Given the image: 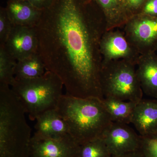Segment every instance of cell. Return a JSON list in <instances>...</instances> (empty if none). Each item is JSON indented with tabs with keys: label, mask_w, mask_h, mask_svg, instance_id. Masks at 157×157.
<instances>
[{
	"label": "cell",
	"mask_w": 157,
	"mask_h": 157,
	"mask_svg": "<svg viewBox=\"0 0 157 157\" xmlns=\"http://www.w3.org/2000/svg\"><path fill=\"white\" fill-rule=\"evenodd\" d=\"M136 72L143 92L157 99V57L152 52L139 60Z\"/></svg>",
	"instance_id": "obj_11"
},
{
	"label": "cell",
	"mask_w": 157,
	"mask_h": 157,
	"mask_svg": "<svg viewBox=\"0 0 157 157\" xmlns=\"http://www.w3.org/2000/svg\"><path fill=\"white\" fill-rule=\"evenodd\" d=\"M100 49L105 58V63L118 59H128L133 51L126 39L121 33L113 32L104 35L100 42Z\"/></svg>",
	"instance_id": "obj_12"
},
{
	"label": "cell",
	"mask_w": 157,
	"mask_h": 157,
	"mask_svg": "<svg viewBox=\"0 0 157 157\" xmlns=\"http://www.w3.org/2000/svg\"><path fill=\"white\" fill-rule=\"evenodd\" d=\"M139 150L144 157H157V132L140 136Z\"/></svg>",
	"instance_id": "obj_20"
},
{
	"label": "cell",
	"mask_w": 157,
	"mask_h": 157,
	"mask_svg": "<svg viewBox=\"0 0 157 157\" xmlns=\"http://www.w3.org/2000/svg\"><path fill=\"white\" fill-rule=\"evenodd\" d=\"M104 10L110 25L117 24L125 0H97Z\"/></svg>",
	"instance_id": "obj_19"
},
{
	"label": "cell",
	"mask_w": 157,
	"mask_h": 157,
	"mask_svg": "<svg viewBox=\"0 0 157 157\" xmlns=\"http://www.w3.org/2000/svg\"><path fill=\"white\" fill-rule=\"evenodd\" d=\"M11 86L0 84V157H29L32 130Z\"/></svg>",
	"instance_id": "obj_3"
},
{
	"label": "cell",
	"mask_w": 157,
	"mask_h": 157,
	"mask_svg": "<svg viewBox=\"0 0 157 157\" xmlns=\"http://www.w3.org/2000/svg\"><path fill=\"white\" fill-rule=\"evenodd\" d=\"M79 145L70 135L52 137L33 135L29 157H78Z\"/></svg>",
	"instance_id": "obj_6"
},
{
	"label": "cell",
	"mask_w": 157,
	"mask_h": 157,
	"mask_svg": "<svg viewBox=\"0 0 157 157\" xmlns=\"http://www.w3.org/2000/svg\"><path fill=\"white\" fill-rule=\"evenodd\" d=\"M6 11L13 25L35 27L42 11L24 0H10Z\"/></svg>",
	"instance_id": "obj_14"
},
{
	"label": "cell",
	"mask_w": 157,
	"mask_h": 157,
	"mask_svg": "<svg viewBox=\"0 0 157 157\" xmlns=\"http://www.w3.org/2000/svg\"><path fill=\"white\" fill-rule=\"evenodd\" d=\"M64 85L55 73L46 71L31 79L14 80L11 87L22 104L30 119L36 121L46 111L56 109L63 95Z\"/></svg>",
	"instance_id": "obj_4"
},
{
	"label": "cell",
	"mask_w": 157,
	"mask_h": 157,
	"mask_svg": "<svg viewBox=\"0 0 157 157\" xmlns=\"http://www.w3.org/2000/svg\"><path fill=\"white\" fill-rule=\"evenodd\" d=\"M127 34L132 43L139 48H155L157 43V16L144 14L127 23Z\"/></svg>",
	"instance_id": "obj_9"
},
{
	"label": "cell",
	"mask_w": 157,
	"mask_h": 157,
	"mask_svg": "<svg viewBox=\"0 0 157 157\" xmlns=\"http://www.w3.org/2000/svg\"><path fill=\"white\" fill-rule=\"evenodd\" d=\"M101 137L111 156L121 155L140 148V135L127 124L113 122Z\"/></svg>",
	"instance_id": "obj_7"
},
{
	"label": "cell",
	"mask_w": 157,
	"mask_h": 157,
	"mask_svg": "<svg viewBox=\"0 0 157 157\" xmlns=\"http://www.w3.org/2000/svg\"><path fill=\"white\" fill-rule=\"evenodd\" d=\"M6 9H2L0 14V45H4L13 27Z\"/></svg>",
	"instance_id": "obj_21"
},
{
	"label": "cell",
	"mask_w": 157,
	"mask_h": 157,
	"mask_svg": "<svg viewBox=\"0 0 157 157\" xmlns=\"http://www.w3.org/2000/svg\"><path fill=\"white\" fill-rule=\"evenodd\" d=\"M34 135L42 137H60L69 134V128L56 109H51L36 120Z\"/></svg>",
	"instance_id": "obj_13"
},
{
	"label": "cell",
	"mask_w": 157,
	"mask_h": 157,
	"mask_svg": "<svg viewBox=\"0 0 157 157\" xmlns=\"http://www.w3.org/2000/svg\"><path fill=\"white\" fill-rule=\"evenodd\" d=\"M102 101L112 122L127 124L132 123L137 103L111 98H104Z\"/></svg>",
	"instance_id": "obj_15"
},
{
	"label": "cell",
	"mask_w": 157,
	"mask_h": 157,
	"mask_svg": "<svg viewBox=\"0 0 157 157\" xmlns=\"http://www.w3.org/2000/svg\"><path fill=\"white\" fill-rule=\"evenodd\" d=\"M104 98H111L138 103L143 91L136 70L129 61H111L101 65L100 75Z\"/></svg>",
	"instance_id": "obj_5"
},
{
	"label": "cell",
	"mask_w": 157,
	"mask_h": 157,
	"mask_svg": "<svg viewBox=\"0 0 157 157\" xmlns=\"http://www.w3.org/2000/svg\"><path fill=\"white\" fill-rule=\"evenodd\" d=\"M101 99L63 94L56 109L67 124L69 134L79 145L102 137L113 122Z\"/></svg>",
	"instance_id": "obj_2"
},
{
	"label": "cell",
	"mask_w": 157,
	"mask_h": 157,
	"mask_svg": "<svg viewBox=\"0 0 157 157\" xmlns=\"http://www.w3.org/2000/svg\"><path fill=\"white\" fill-rule=\"evenodd\" d=\"M98 24L78 0H53L34 27L46 70L58 76L70 95L104 98Z\"/></svg>",
	"instance_id": "obj_1"
},
{
	"label": "cell",
	"mask_w": 157,
	"mask_h": 157,
	"mask_svg": "<svg viewBox=\"0 0 157 157\" xmlns=\"http://www.w3.org/2000/svg\"><path fill=\"white\" fill-rule=\"evenodd\" d=\"M132 123L140 136L157 132V99H141L136 105Z\"/></svg>",
	"instance_id": "obj_10"
},
{
	"label": "cell",
	"mask_w": 157,
	"mask_h": 157,
	"mask_svg": "<svg viewBox=\"0 0 157 157\" xmlns=\"http://www.w3.org/2000/svg\"><path fill=\"white\" fill-rule=\"evenodd\" d=\"M47 71L38 52L17 61L14 69L15 79H31L42 76Z\"/></svg>",
	"instance_id": "obj_16"
},
{
	"label": "cell",
	"mask_w": 157,
	"mask_h": 157,
	"mask_svg": "<svg viewBox=\"0 0 157 157\" xmlns=\"http://www.w3.org/2000/svg\"><path fill=\"white\" fill-rule=\"evenodd\" d=\"M111 157H144L143 155L141 153L140 151L138 150L137 151L132 152L126 154L121 155L111 156Z\"/></svg>",
	"instance_id": "obj_25"
},
{
	"label": "cell",
	"mask_w": 157,
	"mask_h": 157,
	"mask_svg": "<svg viewBox=\"0 0 157 157\" xmlns=\"http://www.w3.org/2000/svg\"><path fill=\"white\" fill-rule=\"evenodd\" d=\"M4 45L17 61L38 52V40L34 27L14 25Z\"/></svg>",
	"instance_id": "obj_8"
},
{
	"label": "cell",
	"mask_w": 157,
	"mask_h": 157,
	"mask_svg": "<svg viewBox=\"0 0 157 157\" xmlns=\"http://www.w3.org/2000/svg\"><path fill=\"white\" fill-rule=\"evenodd\" d=\"M145 0H125V7L130 9L139 8Z\"/></svg>",
	"instance_id": "obj_24"
},
{
	"label": "cell",
	"mask_w": 157,
	"mask_h": 157,
	"mask_svg": "<svg viewBox=\"0 0 157 157\" xmlns=\"http://www.w3.org/2000/svg\"><path fill=\"white\" fill-rule=\"evenodd\" d=\"M155 48H156V50H157V43L156 45L155 46Z\"/></svg>",
	"instance_id": "obj_26"
},
{
	"label": "cell",
	"mask_w": 157,
	"mask_h": 157,
	"mask_svg": "<svg viewBox=\"0 0 157 157\" xmlns=\"http://www.w3.org/2000/svg\"><path fill=\"white\" fill-rule=\"evenodd\" d=\"M144 14L157 16V0H148L144 9Z\"/></svg>",
	"instance_id": "obj_22"
},
{
	"label": "cell",
	"mask_w": 157,
	"mask_h": 157,
	"mask_svg": "<svg viewBox=\"0 0 157 157\" xmlns=\"http://www.w3.org/2000/svg\"><path fill=\"white\" fill-rule=\"evenodd\" d=\"M17 61L0 45V84L11 86L15 80L14 69Z\"/></svg>",
	"instance_id": "obj_17"
},
{
	"label": "cell",
	"mask_w": 157,
	"mask_h": 157,
	"mask_svg": "<svg viewBox=\"0 0 157 157\" xmlns=\"http://www.w3.org/2000/svg\"><path fill=\"white\" fill-rule=\"evenodd\" d=\"M102 137L90 140L79 145L78 157H111Z\"/></svg>",
	"instance_id": "obj_18"
},
{
	"label": "cell",
	"mask_w": 157,
	"mask_h": 157,
	"mask_svg": "<svg viewBox=\"0 0 157 157\" xmlns=\"http://www.w3.org/2000/svg\"><path fill=\"white\" fill-rule=\"evenodd\" d=\"M39 10H44L52 4L53 0H24Z\"/></svg>",
	"instance_id": "obj_23"
}]
</instances>
